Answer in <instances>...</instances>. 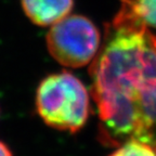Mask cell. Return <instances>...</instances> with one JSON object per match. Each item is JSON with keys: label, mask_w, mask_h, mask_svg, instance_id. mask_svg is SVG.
Segmentation results:
<instances>
[{"label": "cell", "mask_w": 156, "mask_h": 156, "mask_svg": "<svg viewBox=\"0 0 156 156\" xmlns=\"http://www.w3.org/2000/svg\"><path fill=\"white\" fill-rule=\"evenodd\" d=\"M36 111L53 129L75 133L85 126L89 113V92L75 75L63 71L46 76L36 90Z\"/></svg>", "instance_id": "cell-2"}, {"label": "cell", "mask_w": 156, "mask_h": 156, "mask_svg": "<svg viewBox=\"0 0 156 156\" xmlns=\"http://www.w3.org/2000/svg\"><path fill=\"white\" fill-rule=\"evenodd\" d=\"M153 44H154V47H155V50H156V37L153 36Z\"/></svg>", "instance_id": "cell-8"}, {"label": "cell", "mask_w": 156, "mask_h": 156, "mask_svg": "<svg viewBox=\"0 0 156 156\" xmlns=\"http://www.w3.org/2000/svg\"><path fill=\"white\" fill-rule=\"evenodd\" d=\"M100 33L83 15H67L52 25L46 37L50 55L66 67L77 68L93 62L100 50Z\"/></svg>", "instance_id": "cell-3"}, {"label": "cell", "mask_w": 156, "mask_h": 156, "mask_svg": "<svg viewBox=\"0 0 156 156\" xmlns=\"http://www.w3.org/2000/svg\"><path fill=\"white\" fill-rule=\"evenodd\" d=\"M0 156H13L9 146L2 141H0Z\"/></svg>", "instance_id": "cell-7"}, {"label": "cell", "mask_w": 156, "mask_h": 156, "mask_svg": "<svg viewBox=\"0 0 156 156\" xmlns=\"http://www.w3.org/2000/svg\"><path fill=\"white\" fill-rule=\"evenodd\" d=\"M110 156H156V151L146 144L130 141L118 146Z\"/></svg>", "instance_id": "cell-6"}, {"label": "cell", "mask_w": 156, "mask_h": 156, "mask_svg": "<svg viewBox=\"0 0 156 156\" xmlns=\"http://www.w3.org/2000/svg\"><path fill=\"white\" fill-rule=\"evenodd\" d=\"M90 77L99 115V140L113 147L136 141L156 151L153 35L122 5L106 26Z\"/></svg>", "instance_id": "cell-1"}, {"label": "cell", "mask_w": 156, "mask_h": 156, "mask_svg": "<svg viewBox=\"0 0 156 156\" xmlns=\"http://www.w3.org/2000/svg\"><path fill=\"white\" fill-rule=\"evenodd\" d=\"M122 5L146 27L156 28V0H122Z\"/></svg>", "instance_id": "cell-5"}, {"label": "cell", "mask_w": 156, "mask_h": 156, "mask_svg": "<svg viewBox=\"0 0 156 156\" xmlns=\"http://www.w3.org/2000/svg\"><path fill=\"white\" fill-rule=\"evenodd\" d=\"M27 19L37 26H52L69 15L74 0H21Z\"/></svg>", "instance_id": "cell-4"}]
</instances>
